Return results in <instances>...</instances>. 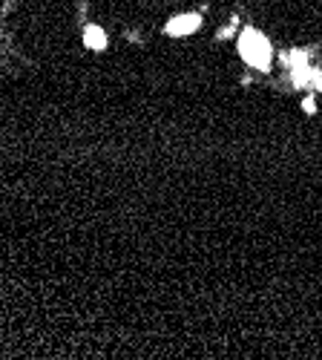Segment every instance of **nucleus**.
<instances>
[{
	"label": "nucleus",
	"mask_w": 322,
	"mask_h": 360,
	"mask_svg": "<svg viewBox=\"0 0 322 360\" xmlns=\"http://www.w3.org/2000/svg\"><path fill=\"white\" fill-rule=\"evenodd\" d=\"M239 52H242V58L248 64H253L259 70H268V64H271V44L262 38L259 32H253V29H248V32L242 35Z\"/></svg>",
	"instance_id": "obj_1"
},
{
	"label": "nucleus",
	"mask_w": 322,
	"mask_h": 360,
	"mask_svg": "<svg viewBox=\"0 0 322 360\" xmlns=\"http://www.w3.org/2000/svg\"><path fill=\"white\" fill-rule=\"evenodd\" d=\"M83 44L93 46V49H104L107 46V38H104V32H101L98 26H90V29H86V35H83Z\"/></svg>",
	"instance_id": "obj_3"
},
{
	"label": "nucleus",
	"mask_w": 322,
	"mask_h": 360,
	"mask_svg": "<svg viewBox=\"0 0 322 360\" xmlns=\"http://www.w3.org/2000/svg\"><path fill=\"white\" fill-rule=\"evenodd\" d=\"M199 23H201V18H199V15L175 18V20H170V23H167V35H190V32H196V29H199Z\"/></svg>",
	"instance_id": "obj_2"
}]
</instances>
